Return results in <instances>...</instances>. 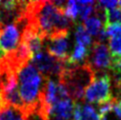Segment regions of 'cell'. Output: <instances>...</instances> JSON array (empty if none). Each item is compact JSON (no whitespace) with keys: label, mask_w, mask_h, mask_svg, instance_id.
I'll use <instances>...</instances> for the list:
<instances>
[{"label":"cell","mask_w":121,"mask_h":120,"mask_svg":"<svg viewBox=\"0 0 121 120\" xmlns=\"http://www.w3.org/2000/svg\"><path fill=\"white\" fill-rule=\"evenodd\" d=\"M75 40L76 43L83 45L87 48H90V45L92 44V37L85 30L83 24H77L75 29Z\"/></svg>","instance_id":"12"},{"label":"cell","mask_w":121,"mask_h":120,"mask_svg":"<svg viewBox=\"0 0 121 120\" xmlns=\"http://www.w3.org/2000/svg\"><path fill=\"white\" fill-rule=\"evenodd\" d=\"M83 26L91 36L97 37L98 34L101 32V30L105 27V23L95 15H91L87 19L84 20Z\"/></svg>","instance_id":"11"},{"label":"cell","mask_w":121,"mask_h":120,"mask_svg":"<svg viewBox=\"0 0 121 120\" xmlns=\"http://www.w3.org/2000/svg\"><path fill=\"white\" fill-rule=\"evenodd\" d=\"M30 62L45 79H49L52 77L58 78L67 65V61L51 56L46 51H40L33 55Z\"/></svg>","instance_id":"5"},{"label":"cell","mask_w":121,"mask_h":120,"mask_svg":"<svg viewBox=\"0 0 121 120\" xmlns=\"http://www.w3.org/2000/svg\"><path fill=\"white\" fill-rule=\"evenodd\" d=\"M97 4L100 7H102L103 9L108 10V9H112L118 6V1H114V0H103V1H99Z\"/></svg>","instance_id":"17"},{"label":"cell","mask_w":121,"mask_h":120,"mask_svg":"<svg viewBox=\"0 0 121 120\" xmlns=\"http://www.w3.org/2000/svg\"><path fill=\"white\" fill-rule=\"evenodd\" d=\"M46 52L57 59L67 61L70 54V31H60L44 39Z\"/></svg>","instance_id":"6"},{"label":"cell","mask_w":121,"mask_h":120,"mask_svg":"<svg viewBox=\"0 0 121 120\" xmlns=\"http://www.w3.org/2000/svg\"><path fill=\"white\" fill-rule=\"evenodd\" d=\"M78 4V16L82 20L87 19L93 13L96 2L94 1H77Z\"/></svg>","instance_id":"14"},{"label":"cell","mask_w":121,"mask_h":120,"mask_svg":"<svg viewBox=\"0 0 121 120\" xmlns=\"http://www.w3.org/2000/svg\"><path fill=\"white\" fill-rule=\"evenodd\" d=\"M49 120H62V119L57 118V117H54V116H51V117L49 118Z\"/></svg>","instance_id":"18"},{"label":"cell","mask_w":121,"mask_h":120,"mask_svg":"<svg viewBox=\"0 0 121 120\" xmlns=\"http://www.w3.org/2000/svg\"><path fill=\"white\" fill-rule=\"evenodd\" d=\"M19 94L24 110L32 109L42 100L46 80L31 62L23 63L16 71Z\"/></svg>","instance_id":"1"},{"label":"cell","mask_w":121,"mask_h":120,"mask_svg":"<svg viewBox=\"0 0 121 120\" xmlns=\"http://www.w3.org/2000/svg\"><path fill=\"white\" fill-rule=\"evenodd\" d=\"M63 13L71 21L76 20V18L78 17V4H77V1H72V0L67 1L63 8Z\"/></svg>","instance_id":"15"},{"label":"cell","mask_w":121,"mask_h":120,"mask_svg":"<svg viewBox=\"0 0 121 120\" xmlns=\"http://www.w3.org/2000/svg\"><path fill=\"white\" fill-rule=\"evenodd\" d=\"M84 98L86 101L95 104H103L114 99L112 91V78L109 74H102L95 77L91 84L85 89Z\"/></svg>","instance_id":"4"},{"label":"cell","mask_w":121,"mask_h":120,"mask_svg":"<svg viewBox=\"0 0 121 120\" xmlns=\"http://www.w3.org/2000/svg\"><path fill=\"white\" fill-rule=\"evenodd\" d=\"M30 24L28 15L23 14L16 21L0 29V50L4 55L13 53L17 50L22 39L23 32Z\"/></svg>","instance_id":"3"},{"label":"cell","mask_w":121,"mask_h":120,"mask_svg":"<svg viewBox=\"0 0 121 120\" xmlns=\"http://www.w3.org/2000/svg\"><path fill=\"white\" fill-rule=\"evenodd\" d=\"M79 120H101V116L94 106L81 103V113Z\"/></svg>","instance_id":"13"},{"label":"cell","mask_w":121,"mask_h":120,"mask_svg":"<svg viewBox=\"0 0 121 120\" xmlns=\"http://www.w3.org/2000/svg\"><path fill=\"white\" fill-rule=\"evenodd\" d=\"M88 65L95 72H104L105 70H110L111 67V52L106 43L95 41L92 47L89 50V55L87 57Z\"/></svg>","instance_id":"7"},{"label":"cell","mask_w":121,"mask_h":120,"mask_svg":"<svg viewBox=\"0 0 121 120\" xmlns=\"http://www.w3.org/2000/svg\"><path fill=\"white\" fill-rule=\"evenodd\" d=\"M121 24V8L115 7L106 10V25Z\"/></svg>","instance_id":"16"},{"label":"cell","mask_w":121,"mask_h":120,"mask_svg":"<svg viewBox=\"0 0 121 120\" xmlns=\"http://www.w3.org/2000/svg\"><path fill=\"white\" fill-rule=\"evenodd\" d=\"M89 50L90 48H87V47L81 44L75 43L74 48H73V52L70 54V56H69L67 60V64L68 65H78V64H81V62H83L88 57Z\"/></svg>","instance_id":"10"},{"label":"cell","mask_w":121,"mask_h":120,"mask_svg":"<svg viewBox=\"0 0 121 120\" xmlns=\"http://www.w3.org/2000/svg\"><path fill=\"white\" fill-rule=\"evenodd\" d=\"M0 120H25V110L19 107L5 105L0 108Z\"/></svg>","instance_id":"9"},{"label":"cell","mask_w":121,"mask_h":120,"mask_svg":"<svg viewBox=\"0 0 121 120\" xmlns=\"http://www.w3.org/2000/svg\"><path fill=\"white\" fill-rule=\"evenodd\" d=\"M96 77L95 72L83 62L78 65H66L65 69L58 77V81L66 88L69 97L73 101L80 102L84 98L85 89L87 88Z\"/></svg>","instance_id":"2"},{"label":"cell","mask_w":121,"mask_h":120,"mask_svg":"<svg viewBox=\"0 0 121 120\" xmlns=\"http://www.w3.org/2000/svg\"><path fill=\"white\" fill-rule=\"evenodd\" d=\"M74 106L75 104L71 98L60 99L50 108V117L54 116L62 120H71Z\"/></svg>","instance_id":"8"}]
</instances>
